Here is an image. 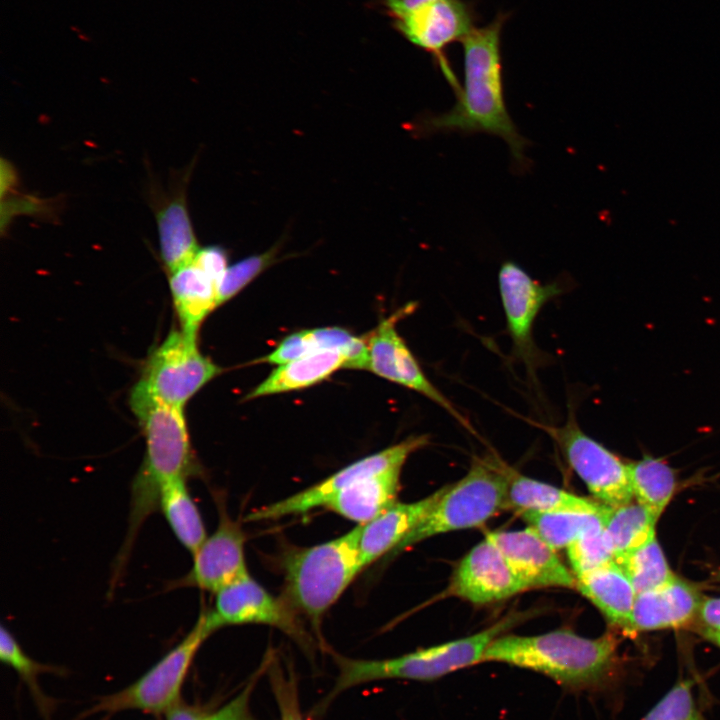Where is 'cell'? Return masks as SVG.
Instances as JSON below:
<instances>
[{
  "instance_id": "1",
  "label": "cell",
  "mask_w": 720,
  "mask_h": 720,
  "mask_svg": "<svg viewBox=\"0 0 720 720\" xmlns=\"http://www.w3.org/2000/svg\"><path fill=\"white\" fill-rule=\"evenodd\" d=\"M507 15L499 13L488 25L475 27L462 41L464 86L448 111L420 119L421 134L487 133L503 139L510 149L514 166L528 168L524 150L528 140L518 131L507 110L502 60L501 33Z\"/></svg>"
},
{
  "instance_id": "2",
  "label": "cell",
  "mask_w": 720,
  "mask_h": 720,
  "mask_svg": "<svg viewBox=\"0 0 720 720\" xmlns=\"http://www.w3.org/2000/svg\"><path fill=\"white\" fill-rule=\"evenodd\" d=\"M129 404L142 428L146 450L131 485L127 534L114 562L112 587L120 581L142 524L159 510L163 486L202 474L183 409L164 403L137 383L130 392Z\"/></svg>"
},
{
  "instance_id": "3",
  "label": "cell",
  "mask_w": 720,
  "mask_h": 720,
  "mask_svg": "<svg viewBox=\"0 0 720 720\" xmlns=\"http://www.w3.org/2000/svg\"><path fill=\"white\" fill-rule=\"evenodd\" d=\"M618 641L612 633L586 638L569 629L520 636L503 634L483 662H499L544 674L571 690H599L615 680Z\"/></svg>"
},
{
  "instance_id": "4",
  "label": "cell",
  "mask_w": 720,
  "mask_h": 720,
  "mask_svg": "<svg viewBox=\"0 0 720 720\" xmlns=\"http://www.w3.org/2000/svg\"><path fill=\"white\" fill-rule=\"evenodd\" d=\"M360 532L358 524L340 537L284 554L285 600L316 624L363 569Z\"/></svg>"
},
{
  "instance_id": "5",
  "label": "cell",
  "mask_w": 720,
  "mask_h": 720,
  "mask_svg": "<svg viewBox=\"0 0 720 720\" xmlns=\"http://www.w3.org/2000/svg\"><path fill=\"white\" fill-rule=\"evenodd\" d=\"M526 617L525 613H511L473 635L418 649L395 658L356 660L338 657L340 673L330 696L375 680L432 681L459 669L482 663L484 653L492 641Z\"/></svg>"
},
{
  "instance_id": "6",
  "label": "cell",
  "mask_w": 720,
  "mask_h": 720,
  "mask_svg": "<svg viewBox=\"0 0 720 720\" xmlns=\"http://www.w3.org/2000/svg\"><path fill=\"white\" fill-rule=\"evenodd\" d=\"M507 465L497 458L475 459L466 475L449 484L423 520L389 554H400L430 537L481 526L505 509Z\"/></svg>"
},
{
  "instance_id": "7",
  "label": "cell",
  "mask_w": 720,
  "mask_h": 720,
  "mask_svg": "<svg viewBox=\"0 0 720 720\" xmlns=\"http://www.w3.org/2000/svg\"><path fill=\"white\" fill-rule=\"evenodd\" d=\"M214 631L209 609L202 607L194 627L180 643L133 684L104 697L95 710L138 709L152 714L168 713L178 704L182 684L198 649Z\"/></svg>"
},
{
  "instance_id": "8",
  "label": "cell",
  "mask_w": 720,
  "mask_h": 720,
  "mask_svg": "<svg viewBox=\"0 0 720 720\" xmlns=\"http://www.w3.org/2000/svg\"><path fill=\"white\" fill-rule=\"evenodd\" d=\"M526 421L554 441L569 466L600 503L617 507L632 501L628 464L581 429L573 407L569 406L561 425Z\"/></svg>"
},
{
  "instance_id": "9",
  "label": "cell",
  "mask_w": 720,
  "mask_h": 720,
  "mask_svg": "<svg viewBox=\"0 0 720 720\" xmlns=\"http://www.w3.org/2000/svg\"><path fill=\"white\" fill-rule=\"evenodd\" d=\"M222 369L198 349L197 336L172 330L148 356L137 384L181 408Z\"/></svg>"
},
{
  "instance_id": "10",
  "label": "cell",
  "mask_w": 720,
  "mask_h": 720,
  "mask_svg": "<svg viewBox=\"0 0 720 720\" xmlns=\"http://www.w3.org/2000/svg\"><path fill=\"white\" fill-rule=\"evenodd\" d=\"M498 287L512 354L524 365L529 379L535 381L545 357L535 344L534 324L542 308L561 295L564 288L559 281L539 282L514 261H505L500 266Z\"/></svg>"
},
{
  "instance_id": "11",
  "label": "cell",
  "mask_w": 720,
  "mask_h": 720,
  "mask_svg": "<svg viewBox=\"0 0 720 720\" xmlns=\"http://www.w3.org/2000/svg\"><path fill=\"white\" fill-rule=\"evenodd\" d=\"M394 27L412 44L431 53L455 94L461 87L444 49L462 41L474 28V10L463 0H428L411 8L385 4Z\"/></svg>"
},
{
  "instance_id": "12",
  "label": "cell",
  "mask_w": 720,
  "mask_h": 720,
  "mask_svg": "<svg viewBox=\"0 0 720 720\" xmlns=\"http://www.w3.org/2000/svg\"><path fill=\"white\" fill-rule=\"evenodd\" d=\"M430 442L427 434L413 435L377 453L359 459L328 478L277 502L253 510L249 521L275 520L326 507L330 500L353 482L382 471L402 467L408 457Z\"/></svg>"
},
{
  "instance_id": "13",
  "label": "cell",
  "mask_w": 720,
  "mask_h": 720,
  "mask_svg": "<svg viewBox=\"0 0 720 720\" xmlns=\"http://www.w3.org/2000/svg\"><path fill=\"white\" fill-rule=\"evenodd\" d=\"M414 310L408 304L383 319L366 339L368 368L376 375L411 389L434 402L469 431L473 427L453 403L428 379L415 356L396 330V322Z\"/></svg>"
},
{
  "instance_id": "14",
  "label": "cell",
  "mask_w": 720,
  "mask_h": 720,
  "mask_svg": "<svg viewBox=\"0 0 720 720\" xmlns=\"http://www.w3.org/2000/svg\"><path fill=\"white\" fill-rule=\"evenodd\" d=\"M219 521L216 530L193 555V565L184 576L169 582L166 590L183 587L217 593L249 575L244 555L245 534L238 521L228 515L217 498Z\"/></svg>"
},
{
  "instance_id": "15",
  "label": "cell",
  "mask_w": 720,
  "mask_h": 720,
  "mask_svg": "<svg viewBox=\"0 0 720 720\" xmlns=\"http://www.w3.org/2000/svg\"><path fill=\"white\" fill-rule=\"evenodd\" d=\"M209 617L216 628L228 625L263 624L280 629L301 644L308 642L296 610L276 598L250 575L217 592Z\"/></svg>"
},
{
  "instance_id": "16",
  "label": "cell",
  "mask_w": 720,
  "mask_h": 720,
  "mask_svg": "<svg viewBox=\"0 0 720 720\" xmlns=\"http://www.w3.org/2000/svg\"><path fill=\"white\" fill-rule=\"evenodd\" d=\"M525 590L499 548L485 536L460 560L444 594L484 605Z\"/></svg>"
},
{
  "instance_id": "17",
  "label": "cell",
  "mask_w": 720,
  "mask_h": 720,
  "mask_svg": "<svg viewBox=\"0 0 720 720\" xmlns=\"http://www.w3.org/2000/svg\"><path fill=\"white\" fill-rule=\"evenodd\" d=\"M501 551L526 589L561 587L576 589V578L531 527L486 534Z\"/></svg>"
},
{
  "instance_id": "18",
  "label": "cell",
  "mask_w": 720,
  "mask_h": 720,
  "mask_svg": "<svg viewBox=\"0 0 720 720\" xmlns=\"http://www.w3.org/2000/svg\"><path fill=\"white\" fill-rule=\"evenodd\" d=\"M447 486L411 503H395L379 516L361 524L359 553L363 569L399 543L423 520L440 499Z\"/></svg>"
},
{
  "instance_id": "19",
  "label": "cell",
  "mask_w": 720,
  "mask_h": 720,
  "mask_svg": "<svg viewBox=\"0 0 720 720\" xmlns=\"http://www.w3.org/2000/svg\"><path fill=\"white\" fill-rule=\"evenodd\" d=\"M701 600L693 586L677 577L663 587L637 594L632 634L681 627L697 615Z\"/></svg>"
},
{
  "instance_id": "20",
  "label": "cell",
  "mask_w": 720,
  "mask_h": 720,
  "mask_svg": "<svg viewBox=\"0 0 720 720\" xmlns=\"http://www.w3.org/2000/svg\"><path fill=\"white\" fill-rule=\"evenodd\" d=\"M576 581V589L612 624L632 635V612L637 594L615 561L576 578Z\"/></svg>"
},
{
  "instance_id": "21",
  "label": "cell",
  "mask_w": 720,
  "mask_h": 720,
  "mask_svg": "<svg viewBox=\"0 0 720 720\" xmlns=\"http://www.w3.org/2000/svg\"><path fill=\"white\" fill-rule=\"evenodd\" d=\"M402 467L361 478L334 496L325 508L366 524L396 503Z\"/></svg>"
},
{
  "instance_id": "22",
  "label": "cell",
  "mask_w": 720,
  "mask_h": 720,
  "mask_svg": "<svg viewBox=\"0 0 720 720\" xmlns=\"http://www.w3.org/2000/svg\"><path fill=\"white\" fill-rule=\"evenodd\" d=\"M342 351L349 360L348 368L367 369L368 348L363 338L353 336L339 327L302 330L284 338L263 361L283 364L316 352Z\"/></svg>"
},
{
  "instance_id": "23",
  "label": "cell",
  "mask_w": 720,
  "mask_h": 720,
  "mask_svg": "<svg viewBox=\"0 0 720 720\" xmlns=\"http://www.w3.org/2000/svg\"><path fill=\"white\" fill-rule=\"evenodd\" d=\"M160 257L171 273L191 262L199 249L182 187L159 204L155 211Z\"/></svg>"
},
{
  "instance_id": "24",
  "label": "cell",
  "mask_w": 720,
  "mask_h": 720,
  "mask_svg": "<svg viewBox=\"0 0 720 720\" xmlns=\"http://www.w3.org/2000/svg\"><path fill=\"white\" fill-rule=\"evenodd\" d=\"M169 286L181 330L197 336L217 306L216 282L193 260L169 273Z\"/></svg>"
},
{
  "instance_id": "25",
  "label": "cell",
  "mask_w": 720,
  "mask_h": 720,
  "mask_svg": "<svg viewBox=\"0 0 720 720\" xmlns=\"http://www.w3.org/2000/svg\"><path fill=\"white\" fill-rule=\"evenodd\" d=\"M508 488L505 510L517 513L538 512H597L607 505L565 491L548 483L524 476L507 466Z\"/></svg>"
},
{
  "instance_id": "26",
  "label": "cell",
  "mask_w": 720,
  "mask_h": 720,
  "mask_svg": "<svg viewBox=\"0 0 720 720\" xmlns=\"http://www.w3.org/2000/svg\"><path fill=\"white\" fill-rule=\"evenodd\" d=\"M348 357L339 350L316 352L283 364L253 389L247 399L290 392L314 385L336 370L348 368Z\"/></svg>"
},
{
  "instance_id": "27",
  "label": "cell",
  "mask_w": 720,
  "mask_h": 720,
  "mask_svg": "<svg viewBox=\"0 0 720 720\" xmlns=\"http://www.w3.org/2000/svg\"><path fill=\"white\" fill-rule=\"evenodd\" d=\"M186 482L187 479H176L163 486L159 510L177 540L194 555L207 536L200 511Z\"/></svg>"
},
{
  "instance_id": "28",
  "label": "cell",
  "mask_w": 720,
  "mask_h": 720,
  "mask_svg": "<svg viewBox=\"0 0 720 720\" xmlns=\"http://www.w3.org/2000/svg\"><path fill=\"white\" fill-rule=\"evenodd\" d=\"M657 518L643 505L632 501L610 507L604 530L611 544L614 561L620 564L632 551L655 537Z\"/></svg>"
},
{
  "instance_id": "29",
  "label": "cell",
  "mask_w": 720,
  "mask_h": 720,
  "mask_svg": "<svg viewBox=\"0 0 720 720\" xmlns=\"http://www.w3.org/2000/svg\"><path fill=\"white\" fill-rule=\"evenodd\" d=\"M609 506L597 512H538L526 510L518 513L554 550L567 548L584 533L604 527Z\"/></svg>"
},
{
  "instance_id": "30",
  "label": "cell",
  "mask_w": 720,
  "mask_h": 720,
  "mask_svg": "<svg viewBox=\"0 0 720 720\" xmlns=\"http://www.w3.org/2000/svg\"><path fill=\"white\" fill-rule=\"evenodd\" d=\"M628 469L633 497L658 519L676 487L673 469L664 460L650 455L628 463Z\"/></svg>"
},
{
  "instance_id": "31",
  "label": "cell",
  "mask_w": 720,
  "mask_h": 720,
  "mask_svg": "<svg viewBox=\"0 0 720 720\" xmlns=\"http://www.w3.org/2000/svg\"><path fill=\"white\" fill-rule=\"evenodd\" d=\"M618 565L629 578L636 594L663 587L675 577L656 537L632 551Z\"/></svg>"
},
{
  "instance_id": "32",
  "label": "cell",
  "mask_w": 720,
  "mask_h": 720,
  "mask_svg": "<svg viewBox=\"0 0 720 720\" xmlns=\"http://www.w3.org/2000/svg\"><path fill=\"white\" fill-rule=\"evenodd\" d=\"M571 571L578 578L610 561L613 551L604 527L584 533L567 548Z\"/></svg>"
},
{
  "instance_id": "33",
  "label": "cell",
  "mask_w": 720,
  "mask_h": 720,
  "mask_svg": "<svg viewBox=\"0 0 720 720\" xmlns=\"http://www.w3.org/2000/svg\"><path fill=\"white\" fill-rule=\"evenodd\" d=\"M641 720H704L694 698L693 682L678 680Z\"/></svg>"
},
{
  "instance_id": "34",
  "label": "cell",
  "mask_w": 720,
  "mask_h": 720,
  "mask_svg": "<svg viewBox=\"0 0 720 720\" xmlns=\"http://www.w3.org/2000/svg\"><path fill=\"white\" fill-rule=\"evenodd\" d=\"M278 251L279 247H273L264 253L246 257L228 266L217 283L218 306L234 297L269 267L275 261Z\"/></svg>"
},
{
  "instance_id": "35",
  "label": "cell",
  "mask_w": 720,
  "mask_h": 720,
  "mask_svg": "<svg viewBox=\"0 0 720 720\" xmlns=\"http://www.w3.org/2000/svg\"><path fill=\"white\" fill-rule=\"evenodd\" d=\"M254 682L252 680L241 694L214 711L177 704L167 713L168 720H255L248 704Z\"/></svg>"
},
{
  "instance_id": "36",
  "label": "cell",
  "mask_w": 720,
  "mask_h": 720,
  "mask_svg": "<svg viewBox=\"0 0 720 720\" xmlns=\"http://www.w3.org/2000/svg\"><path fill=\"white\" fill-rule=\"evenodd\" d=\"M0 658L2 662L11 666L26 683L38 693L36 677L48 667L35 662L21 648L11 632L1 626L0 630Z\"/></svg>"
},
{
  "instance_id": "37",
  "label": "cell",
  "mask_w": 720,
  "mask_h": 720,
  "mask_svg": "<svg viewBox=\"0 0 720 720\" xmlns=\"http://www.w3.org/2000/svg\"><path fill=\"white\" fill-rule=\"evenodd\" d=\"M193 261L203 269L216 284L228 268L227 252L223 247L217 245L200 248L193 258Z\"/></svg>"
},
{
  "instance_id": "38",
  "label": "cell",
  "mask_w": 720,
  "mask_h": 720,
  "mask_svg": "<svg viewBox=\"0 0 720 720\" xmlns=\"http://www.w3.org/2000/svg\"><path fill=\"white\" fill-rule=\"evenodd\" d=\"M697 615L704 628L720 632V598H705L701 600Z\"/></svg>"
},
{
  "instance_id": "39",
  "label": "cell",
  "mask_w": 720,
  "mask_h": 720,
  "mask_svg": "<svg viewBox=\"0 0 720 720\" xmlns=\"http://www.w3.org/2000/svg\"><path fill=\"white\" fill-rule=\"evenodd\" d=\"M281 720H303L299 699L296 696H285L278 702Z\"/></svg>"
},
{
  "instance_id": "40",
  "label": "cell",
  "mask_w": 720,
  "mask_h": 720,
  "mask_svg": "<svg viewBox=\"0 0 720 720\" xmlns=\"http://www.w3.org/2000/svg\"><path fill=\"white\" fill-rule=\"evenodd\" d=\"M428 0H385L384 4H391L401 8H411Z\"/></svg>"
},
{
  "instance_id": "41",
  "label": "cell",
  "mask_w": 720,
  "mask_h": 720,
  "mask_svg": "<svg viewBox=\"0 0 720 720\" xmlns=\"http://www.w3.org/2000/svg\"><path fill=\"white\" fill-rule=\"evenodd\" d=\"M700 632H702L703 636L707 640L713 642L714 644H716L717 646L720 647V632L711 631V630H707V629H701Z\"/></svg>"
},
{
  "instance_id": "42",
  "label": "cell",
  "mask_w": 720,
  "mask_h": 720,
  "mask_svg": "<svg viewBox=\"0 0 720 720\" xmlns=\"http://www.w3.org/2000/svg\"><path fill=\"white\" fill-rule=\"evenodd\" d=\"M78 38H79L80 40H82V41H85V42H91V40H92V38H91L90 36L86 35V34L83 33V32L80 33V34H78Z\"/></svg>"
},
{
  "instance_id": "43",
  "label": "cell",
  "mask_w": 720,
  "mask_h": 720,
  "mask_svg": "<svg viewBox=\"0 0 720 720\" xmlns=\"http://www.w3.org/2000/svg\"><path fill=\"white\" fill-rule=\"evenodd\" d=\"M70 29H71L73 32L77 33V34L82 33V29H80V28L77 27V26L72 25V26H70Z\"/></svg>"
}]
</instances>
